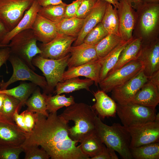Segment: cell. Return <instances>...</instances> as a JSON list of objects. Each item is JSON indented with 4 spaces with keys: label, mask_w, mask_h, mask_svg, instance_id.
Instances as JSON below:
<instances>
[{
    "label": "cell",
    "mask_w": 159,
    "mask_h": 159,
    "mask_svg": "<svg viewBox=\"0 0 159 159\" xmlns=\"http://www.w3.org/2000/svg\"><path fill=\"white\" fill-rule=\"evenodd\" d=\"M130 41H122L107 54L99 59L101 64L99 75L100 81L103 79L114 67L121 52Z\"/></svg>",
    "instance_id": "484cf974"
},
{
    "label": "cell",
    "mask_w": 159,
    "mask_h": 159,
    "mask_svg": "<svg viewBox=\"0 0 159 159\" xmlns=\"http://www.w3.org/2000/svg\"><path fill=\"white\" fill-rule=\"evenodd\" d=\"M5 94L0 93V112L4 99Z\"/></svg>",
    "instance_id": "f907efd6"
},
{
    "label": "cell",
    "mask_w": 159,
    "mask_h": 159,
    "mask_svg": "<svg viewBox=\"0 0 159 159\" xmlns=\"http://www.w3.org/2000/svg\"><path fill=\"white\" fill-rule=\"evenodd\" d=\"M37 41L32 29H29L14 36L9 44L11 53L21 59L34 71L36 69L32 64V59L42 52Z\"/></svg>",
    "instance_id": "5b68a950"
},
{
    "label": "cell",
    "mask_w": 159,
    "mask_h": 159,
    "mask_svg": "<svg viewBox=\"0 0 159 159\" xmlns=\"http://www.w3.org/2000/svg\"><path fill=\"white\" fill-rule=\"evenodd\" d=\"M132 159H159V143L147 144L130 148Z\"/></svg>",
    "instance_id": "d6a6232c"
},
{
    "label": "cell",
    "mask_w": 159,
    "mask_h": 159,
    "mask_svg": "<svg viewBox=\"0 0 159 159\" xmlns=\"http://www.w3.org/2000/svg\"><path fill=\"white\" fill-rule=\"evenodd\" d=\"M130 102L156 108L159 103V70L148 77Z\"/></svg>",
    "instance_id": "4fadbf2b"
},
{
    "label": "cell",
    "mask_w": 159,
    "mask_h": 159,
    "mask_svg": "<svg viewBox=\"0 0 159 159\" xmlns=\"http://www.w3.org/2000/svg\"><path fill=\"white\" fill-rule=\"evenodd\" d=\"M79 142L81 152L91 159L101 152L105 145L95 132L85 137Z\"/></svg>",
    "instance_id": "83f0119b"
},
{
    "label": "cell",
    "mask_w": 159,
    "mask_h": 159,
    "mask_svg": "<svg viewBox=\"0 0 159 159\" xmlns=\"http://www.w3.org/2000/svg\"><path fill=\"white\" fill-rule=\"evenodd\" d=\"M108 34L101 22L87 34L83 42L90 45H95Z\"/></svg>",
    "instance_id": "8d00e7d4"
},
{
    "label": "cell",
    "mask_w": 159,
    "mask_h": 159,
    "mask_svg": "<svg viewBox=\"0 0 159 159\" xmlns=\"http://www.w3.org/2000/svg\"><path fill=\"white\" fill-rule=\"evenodd\" d=\"M70 56L67 63L68 67L77 66L98 58L95 45H90L83 43L76 46H71L69 51Z\"/></svg>",
    "instance_id": "ffe728a7"
},
{
    "label": "cell",
    "mask_w": 159,
    "mask_h": 159,
    "mask_svg": "<svg viewBox=\"0 0 159 159\" xmlns=\"http://www.w3.org/2000/svg\"><path fill=\"white\" fill-rule=\"evenodd\" d=\"M67 4L62 3L56 5L41 6L38 13L54 23H57L65 18Z\"/></svg>",
    "instance_id": "1f68e13d"
},
{
    "label": "cell",
    "mask_w": 159,
    "mask_h": 159,
    "mask_svg": "<svg viewBox=\"0 0 159 159\" xmlns=\"http://www.w3.org/2000/svg\"><path fill=\"white\" fill-rule=\"evenodd\" d=\"M95 123V132L103 144L117 152L122 158L132 159L130 148L131 137L127 127L117 123L108 125L97 115Z\"/></svg>",
    "instance_id": "7a4b0ae2"
},
{
    "label": "cell",
    "mask_w": 159,
    "mask_h": 159,
    "mask_svg": "<svg viewBox=\"0 0 159 159\" xmlns=\"http://www.w3.org/2000/svg\"><path fill=\"white\" fill-rule=\"evenodd\" d=\"M101 23L108 34L120 37L117 9L111 4H108Z\"/></svg>",
    "instance_id": "f546056e"
},
{
    "label": "cell",
    "mask_w": 159,
    "mask_h": 159,
    "mask_svg": "<svg viewBox=\"0 0 159 159\" xmlns=\"http://www.w3.org/2000/svg\"><path fill=\"white\" fill-rule=\"evenodd\" d=\"M96 115L92 107L83 102H75L66 107L59 115L66 120L74 122V125L69 128V136L78 143L95 132Z\"/></svg>",
    "instance_id": "3957f363"
},
{
    "label": "cell",
    "mask_w": 159,
    "mask_h": 159,
    "mask_svg": "<svg viewBox=\"0 0 159 159\" xmlns=\"http://www.w3.org/2000/svg\"><path fill=\"white\" fill-rule=\"evenodd\" d=\"M27 133L15 122L0 118V145L21 146L26 140Z\"/></svg>",
    "instance_id": "e0dca14e"
},
{
    "label": "cell",
    "mask_w": 159,
    "mask_h": 159,
    "mask_svg": "<svg viewBox=\"0 0 159 159\" xmlns=\"http://www.w3.org/2000/svg\"><path fill=\"white\" fill-rule=\"evenodd\" d=\"M115 151L104 145L101 152L92 159H118Z\"/></svg>",
    "instance_id": "7bdbcfd3"
},
{
    "label": "cell",
    "mask_w": 159,
    "mask_h": 159,
    "mask_svg": "<svg viewBox=\"0 0 159 159\" xmlns=\"http://www.w3.org/2000/svg\"><path fill=\"white\" fill-rule=\"evenodd\" d=\"M84 19L77 17L64 18L60 22L55 24L58 33L77 37L82 28Z\"/></svg>",
    "instance_id": "4316f807"
},
{
    "label": "cell",
    "mask_w": 159,
    "mask_h": 159,
    "mask_svg": "<svg viewBox=\"0 0 159 159\" xmlns=\"http://www.w3.org/2000/svg\"><path fill=\"white\" fill-rule=\"evenodd\" d=\"M123 41L119 36L108 34L95 45L98 58L100 59L105 56Z\"/></svg>",
    "instance_id": "d590c367"
},
{
    "label": "cell",
    "mask_w": 159,
    "mask_h": 159,
    "mask_svg": "<svg viewBox=\"0 0 159 159\" xmlns=\"http://www.w3.org/2000/svg\"><path fill=\"white\" fill-rule=\"evenodd\" d=\"M69 122L57 112L47 117L37 113L34 127L21 146H40L52 159H90L77 146L78 142L70 137Z\"/></svg>",
    "instance_id": "6da1fadb"
},
{
    "label": "cell",
    "mask_w": 159,
    "mask_h": 159,
    "mask_svg": "<svg viewBox=\"0 0 159 159\" xmlns=\"http://www.w3.org/2000/svg\"><path fill=\"white\" fill-rule=\"evenodd\" d=\"M41 6L37 0H34L30 7L25 11L23 17L18 24L12 30L8 33L0 44H8L12 38L19 33L26 29H32Z\"/></svg>",
    "instance_id": "7402d4cb"
},
{
    "label": "cell",
    "mask_w": 159,
    "mask_h": 159,
    "mask_svg": "<svg viewBox=\"0 0 159 159\" xmlns=\"http://www.w3.org/2000/svg\"><path fill=\"white\" fill-rule=\"evenodd\" d=\"M94 83V82L89 78L80 79L79 77H74L59 82L55 87L54 93L60 95L83 89L90 91V87Z\"/></svg>",
    "instance_id": "d4e9b609"
},
{
    "label": "cell",
    "mask_w": 159,
    "mask_h": 159,
    "mask_svg": "<svg viewBox=\"0 0 159 159\" xmlns=\"http://www.w3.org/2000/svg\"><path fill=\"white\" fill-rule=\"evenodd\" d=\"M37 145L23 147L25 153V159H48L50 157L42 148H39Z\"/></svg>",
    "instance_id": "f35d334b"
},
{
    "label": "cell",
    "mask_w": 159,
    "mask_h": 159,
    "mask_svg": "<svg viewBox=\"0 0 159 159\" xmlns=\"http://www.w3.org/2000/svg\"><path fill=\"white\" fill-rule=\"evenodd\" d=\"M82 0L74 1L70 4H67L65 18L76 17V15Z\"/></svg>",
    "instance_id": "b9f144b4"
},
{
    "label": "cell",
    "mask_w": 159,
    "mask_h": 159,
    "mask_svg": "<svg viewBox=\"0 0 159 159\" xmlns=\"http://www.w3.org/2000/svg\"><path fill=\"white\" fill-rule=\"evenodd\" d=\"M70 56L69 53L62 58L53 59L44 58L38 54L32 59V64L42 72L47 82L45 94L54 93L57 84L63 81V75L67 66V61Z\"/></svg>",
    "instance_id": "8992f818"
},
{
    "label": "cell",
    "mask_w": 159,
    "mask_h": 159,
    "mask_svg": "<svg viewBox=\"0 0 159 159\" xmlns=\"http://www.w3.org/2000/svg\"><path fill=\"white\" fill-rule=\"evenodd\" d=\"M148 78L144 74L142 68L131 79L112 90V98L119 104L130 102L137 92L147 81Z\"/></svg>",
    "instance_id": "7c38bea8"
},
{
    "label": "cell",
    "mask_w": 159,
    "mask_h": 159,
    "mask_svg": "<svg viewBox=\"0 0 159 159\" xmlns=\"http://www.w3.org/2000/svg\"><path fill=\"white\" fill-rule=\"evenodd\" d=\"M142 68V64L137 59L130 61L112 72L108 73L99 83L101 90L106 93L111 92L133 77Z\"/></svg>",
    "instance_id": "9c48e42d"
},
{
    "label": "cell",
    "mask_w": 159,
    "mask_h": 159,
    "mask_svg": "<svg viewBox=\"0 0 159 159\" xmlns=\"http://www.w3.org/2000/svg\"><path fill=\"white\" fill-rule=\"evenodd\" d=\"M8 60L13 69V74L6 82H1L0 90H4L11 84L19 80L29 81L41 87L45 94L47 84L45 77L35 73L23 60L11 53Z\"/></svg>",
    "instance_id": "ba28073f"
},
{
    "label": "cell",
    "mask_w": 159,
    "mask_h": 159,
    "mask_svg": "<svg viewBox=\"0 0 159 159\" xmlns=\"http://www.w3.org/2000/svg\"><path fill=\"white\" fill-rule=\"evenodd\" d=\"M9 32L7 27L0 19V44Z\"/></svg>",
    "instance_id": "7dc6e473"
},
{
    "label": "cell",
    "mask_w": 159,
    "mask_h": 159,
    "mask_svg": "<svg viewBox=\"0 0 159 159\" xmlns=\"http://www.w3.org/2000/svg\"><path fill=\"white\" fill-rule=\"evenodd\" d=\"M137 59L142 64L143 72L148 77L159 70V38L142 44Z\"/></svg>",
    "instance_id": "2e32d148"
},
{
    "label": "cell",
    "mask_w": 159,
    "mask_h": 159,
    "mask_svg": "<svg viewBox=\"0 0 159 159\" xmlns=\"http://www.w3.org/2000/svg\"><path fill=\"white\" fill-rule=\"evenodd\" d=\"M34 0H0V19L9 32L23 17Z\"/></svg>",
    "instance_id": "30bf717a"
},
{
    "label": "cell",
    "mask_w": 159,
    "mask_h": 159,
    "mask_svg": "<svg viewBox=\"0 0 159 159\" xmlns=\"http://www.w3.org/2000/svg\"><path fill=\"white\" fill-rule=\"evenodd\" d=\"M134 9L136 17L133 37L140 38L142 44L159 38V3L143 2Z\"/></svg>",
    "instance_id": "277c9868"
},
{
    "label": "cell",
    "mask_w": 159,
    "mask_h": 159,
    "mask_svg": "<svg viewBox=\"0 0 159 159\" xmlns=\"http://www.w3.org/2000/svg\"><path fill=\"white\" fill-rule=\"evenodd\" d=\"M111 4L114 7L117 9L119 4L120 0H102Z\"/></svg>",
    "instance_id": "681fc988"
},
{
    "label": "cell",
    "mask_w": 159,
    "mask_h": 159,
    "mask_svg": "<svg viewBox=\"0 0 159 159\" xmlns=\"http://www.w3.org/2000/svg\"><path fill=\"white\" fill-rule=\"evenodd\" d=\"M131 137L130 148L159 141V114L154 120L127 127Z\"/></svg>",
    "instance_id": "8fae6325"
},
{
    "label": "cell",
    "mask_w": 159,
    "mask_h": 159,
    "mask_svg": "<svg viewBox=\"0 0 159 159\" xmlns=\"http://www.w3.org/2000/svg\"><path fill=\"white\" fill-rule=\"evenodd\" d=\"M142 46L141 39L133 37L121 52L114 67L108 73L112 72L130 61L137 59L140 54Z\"/></svg>",
    "instance_id": "cb8c5ba5"
},
{
    "label": "cell",
    "mask_w": 159,
    "mask_h": 159,
    "mask_svg": "<svg viewBox=\"0 0 159 159\" xmlns=\"http://www.w3.org/2000/svg\"><path fill=\"white\" fill-rule=\"evenodd\" d=\"M9 46V44L7 45H3L0 44V48L6 47Z\"/></svg>",
    "instance_id": "f5cc1de1"
},
{
    "label": "cell",
    "mask_w": 159,
    "mask_h": 159,
    "mask_svg": "<svg viewBox=\"0 0 159 159\" xmlns=\"http://www.w3.org/2000/svg\"><path fill=\"white\" fill-rule=\"evenodd\" d=\"M117 104L116 113L122 125L127 127L153 121L155 119L156 108L130 102Z\"/></svg>",
    "instance_id": "52a82bcc"
},
{
    "label": "cell",
    "mask_w": 159,
    "mask_h": 159,
    "mask_svg": "<svg viewBox=\"0 0 159 159\" xmlns=\"http://www.w3.org/2000/svg\"><path fill=\"white\" fill-rule=\"evenodd\" d=\"M101 64L99 59L93 60L81 65L68 67L63 75L64 81L70 78L84 76L92 80L96 86L100 82L99 75Z\"/></svg>",
    "instance_id": "ac0fdd59"
},
{
    "label": "cell",
    "mask_w": 159,
    "mask_h": 159,
    "mask_svg": "<svg viewBox=\"0 0 159 159\" xmlns=\"http://www.w3.org/2000/svg\"><path fill=\"white\" fill-rule=\"evenodd\" d=\"M143 2L146 3H159V0H142Z\"/></svg>",
    "instance_id": "816d5d0a"
},
{
    "label": "cell",
    "mask_w": 159,
    "mask_h": 159,
    "mask_svg": "<svg viewBox=\"0 0 159 159\" xmlns=\"http://www.w3.org/2000/svg\"><path fill=\"white\" fill-rule=\"evenodd\" d=\"M28 133L31 132L35 126L37 113L26 110L21 113Z\"/></svg>",
    "instance_id": "60d3db41"
},
{
    "label": "cell",
    "mask_w": 159,
    "mask_h": 159,
    "mask_svg": "<svg viewBox=\"0 0 159 159\" xmlns=\"http://www.w3.org/2000/svg\"><path fill=\"white\" fill-rule=\"evenodd\" d=\"M23 151L22 146L0 145V159H18Z\"/></svg>",
    "instance_id": "74e56055"
},
{
    "label": "cell",
    "mask_w": 159,
    "mask_h": 159,
    "mask_svg": "<svg viewBox=\"0 0 159 159\" xmlns=\"http://www.w3.org/2000/svg\"><path fill=\"white\" fill-rule=\"evenodd\" d=\"M117 10L120 37L124 41H130L133 38L136 11L132 4L125 0H120Z\"/></svg>",
    "instance_id": "9a60e30c"
},
{
    "label": "cell",
    "mask_w": 159,
    "mask_h": 159,
    "mask_svg": "<svg viewBox=\"0 0 159 159\" xmlns=\"http://www.w3.org/2000/svg\"><path fill=\"white\" fill-rule=\"evenodd\" d=\"M47 110L49 113L57 112L59 109L64 107H67L74 103V98L72 96L66 97L65 95L52 94L46 95Z\"/></svg>",
    "instance_id": "e575fe53"
},
{
    "label": "cell",
    "mask_w": 159,
    "mask_h": 159,
    "mask_svg": "<svg viewBox=\"0 0 159 159\" xmlns=\"http://www.w3.org/2000/svg\"><path fill=\"white\" fill-rule=\"evenodd\" d=\"M46 95L42 94L40 88L37 87L26 101V110L48 117L49 113L47 110Z\"/></svg>",
    "instance_id": "f1b7e54d"
},
{
    "label": "cell",
    "mask_w": 159,
    "mask_h": 159,
    "mask_svg": "<svg viewBox=\"0 0 159 159\" xmlns=\"http://www.w3.org/2000/svg\"><path fill=\"white\" fill-rule=\"evenodd\" d=\"M19 110H17L15 111L14 116V121L16 124L22 130L28 133L27 129L24 124L23 116L21 113L19 114Z\"/></svg>",
    "instance_id": "ee69618b"
},
{
    "label": "cell",
    "mask_w": 159,
    "mask_h": 159,
    "mask_svg": "<svg viewBox=\"0 0 159 159\" xmlns=\"http://www.w3.org/2000/svg\"><path fill=\"white\" fill-rule=\"evenodd\" d=\"M97 0H82L76 17L84 19L91 11Z\"/></svg>",
    "instance_id": "ab89813d"
},
{
    "label": "cell",
    "mask_w": 159,
    "mask_h": 159,
    "mask_svg": "<svg viewBox=\"0 0 159 159\" xmlns=\"http://www.w3.org/2000/svg\"><path fill=\"white\" fill-rule=\"evenodd\" d=\"M22 106L18 99L5 94L4 97L0 112V118L12 122H14V114L16 110H19Z\"/></svg>",
    "instance_id": "836d02e7"
},
{
    "label": "cell",
    "mask_w": 159,
    "mask_h": 159,
    "mask_svg": "<svg viewBox=\"0 0 159 159\" xmlns=\"http://www.w3.org/2000/svg\"><path fill=\"white\" fill-rule=\"evenodd\" d=\"M131 3L133 8L137 7L143 3L142 0H125Z\"/></svg>",
    "instance_id": "c3c4849f"
},
{
    "label": "cell",
    "mask_w": 159,
    "mask_h": 159,
    "mask_svg": "<svg viewBox=\"0 0 159 159\" xmlns=\"http://www.w3.org/2000/svg\"><path fill=\"white\" fill-rule=\"evenodd\" d=\"M32 29L37 40L44 44L51 41L58 34L55 24L38 13Z\"/></svg>",
    "instance_id": "44dd1931"
},
{
    "label": "cell",
    "mask_w": 159,
    "mask_h": 159,
    "mask_svg": "<svg viewBox=\"0 0 159 159\" xmlns=\"http://www.w3.org/2000/svg\"><path fill=\"white\" fill-rule=\"evenodd\" d=\"M108 3L104 1L97 0L91 11L84 18L82 29L73 46H77L83 43L87 34L101 22Z\"/></svg>",
    "instance_id": "d6986e66"
},
{
    "label": "cell",
    "mask_w": 159,
    "mask_h": 159,
    "mask_svg": "<svg viewBox=\"0 0 159 159\" xmlns=\"http://www.w3.org/2000/svg\"><path fill=\"white\" fill-rule=\"evenodd\" d=\"M11 54V50L9 46L0 48V68L8 60ZM1 84L0 81V85Z\"/></svg>",
    "instance_id": "f6af8a7d"
},
{
    "label": "cell",
    "mask_w": 159,
    "mask_h": 159,
    "mask_svg": "<svg viewBox=\"0 0 159 159\" xmlns=\"http://www.w3.org/2000/svg\"><path fill=\"white\" fill-rule=\"evenodd\" d=\"M96 100L92 107L100 119L114 117L116 113L117 104L115 102L102 90H98L93 94Z\"/></svg>",
    "instance_id": "603a6c76"
},
{
    "label": "cell",
    "mask_w": 159,
    "mask_h": 159,
    "mask_svg": "<svg viewBox=\"0 0 159 159\" xmlns=\"http://www.w3.org/2000/svg\"><path fill=\"white\" fill-rule=\"evenodd\" d=\"M77 37L58 33L52 40L38 46L41 51L39 55L43 57L53 59L62 58L69 53L71 45Z\"/></svg>",
    "instance_id": "5bb4252c"
},
{
    "label": "cell",
    "mask_w": 159,
    "mask_h": 159,
    "mask_svg": "<svg viewBox=\"0 0 159 159\" xmlns=\"http://www.w3.org/2000/svg\"><path fill=\"white\" fill-rule=\"evenodd\" d=\"M38 4L41 6L49 5H56L62 3V0H37Z\"/></svg>",
    "instance_id": "bcb514c9"
},
{
    "label": "cell",
    "mask_w": 159,
    "mask_h": 159,
    "mask_svg": "<svg viewBox=\"0 0 159 159\" xmlns=\"http://www.w3.org/2000/svg\"><path fill=\"white\" fill-rule=\"evenodd\" d=\"M37 86L32 82L24 83L12 88L0 90V93L10 95L18 99L23 106L25 105L26 101Z\"/></svg>",
    "instance_id": "4dcf8cb0"
}]
</instances>
